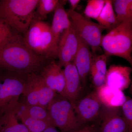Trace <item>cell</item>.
<instances>
[{
  "label": "cell",
  "instance_id": "obj_1",
  "mask_svg": "<svg viewBox=\"0 0 132 132\" xmlns=\"http://www.w3.org/2000/svg\"><path fill=\"white\" fill-rule=\"evenodd\" d=\"M47 61L33 53L16 36L0 48V67L22 75L39 72Z\"/></svg>",
  "mask_w": 132,
  "mask_h": 132
},
{
  "label": "cell",
  "instance_id": "obj_2",
  "mask_svg": "<svg viewBox=\"0 0 132 132\" xmlns=\"http://www.w3.org/2000/svg\"><path fill=\"white\" fill-rule=\"evenodd\" d=\"M23 40L36 55L46 61L58 58V47L55 43L51 26L35 15Z\"/></svg>",
  "mask_w": 132,
  "mask_h": 132
},
{
  "label": "cell",
  "instance_id": "obj_3",
  "mask_svg": "<svg viewBox=\"0 0 132 132\" xmlns=\"http://www.w3.org/2000/svg\"><path fill=\"white\" fill-rule=\"evenodd\" d=\"M39 0L0 1V19L11 28L26 33L35 15Z\"/></svg>",
  "mask_w": 132,
  "mask_h": 132
},
{
  "label": "cell",
  "instance_id": "obj_4",
  "mask_svg": "<svg viewBox=\"0 0 132 132\" xmlns=\"http://www.w3.org/2000/svg\"><path fill=\"white\" fill-rule=\"evenodd\" d=\"M101 47L108 55L123 58L132 65V20L116 26L102 36Z\"/></svg>",
  "mask_w": 132,
  "mask_h": 132
},
{
  "label": "cell",
  "instance_id": "obj_5",
  "mask_svg": "<svg viewBox=\"0 0 132 132\" xmlns=\"http://www.w3.org/2000/svg\"><path fill=\"white\" fill-rule=\"evenodd\" d=\"M47 109L53 125L60 132H75L85 126L80 122L71 102L60 95L52 100Z\"/></svg>",
  "mask_w": 132,
  "mask_h": 132
},
{
  "label": "cell",
  "instance_id": "obj_6",
  "mask_svg": "<svg viewBox=\"0 0 132 132\" xmlns=\"http://www.w3.org/2000/svg\"><path fill=\"white\" fill-rule=\"evenodd\" d=\"M58 94L45 84L39 72L26 75V81L20 102L29 105H39L47 109L50 102Z\"/></svg>",
  "mask_w": 132,
  "mask_h": 132
},
{
  "label": "cell",
  "instance_id": "obj_7",
  "mask_svg": "<svg viewBox=\"0 0 132 132\" xmlns=\"http://www.w3.org/2000/svg\"><path fill=\"white\" fill-rule=\"evenodd\" d=\"M67 12L77 36L90 46L93 53L98 51L101 47L102 33L106 28L75 10L69 9Z\"/></svg>",
  "mask_w": 132,
  "mask_h": 132
},
{
  "label": "cell",
  "instance_id": "obj_8",
  "mask_svg": "<svg viewBox=\"0 0 132 132\" xmlns=\"http://www.w3.org/2000/svg\"><path fill=\"white\" fill-rule=\"evenodd\" d=\"M9 72L0 76V116L16 107L26 81V75Z\"/></svg>",
  "mask_w": 132,
  "mask_h": 132
},
{
  "label": "cell",
  "instance_id": "obj_9",
  "mask_svg": "<svg viewBox=\"0 0 132 132\" xmlns=\"http://www.w3.org/2000/svg\"><path fill=\"white\" fill-rule=\"evenodd\" d=\"M96 120L98 121V126L95 125L97 132H132L123 117L120 107L102 105Z\"/></svg>",
  "mask_w": 132,
  "mask_h": 132
},
{
  "label": "cell",
  "instance_id": "obj_10",
  "mask_svg": "<svg viewBox=\"0 0 132 132\" xmlns=\"http://www.w3.org/2000/svg\"><path fill=\"white\" fill-rule=\"evenodd\" d=\"M102 106L95 91L91 92L77 102L73 107L80 122L85 126L89 122L96 120Z\"/></svg>",
  "mask_w": 132,
  "mask_h": 132
},
{
  "label": "cell",
  "instance_id": "obj_11",
  "mask_svg": "<svg viewBox=\"0 0 132 132\" xmlns=\"http://www.w3.org/2000/svg\"><path fill=\"white\" fill-rule=\"evenodd\" d=\"M78 47L77 35L73 26H71L63 33L58 45V64L61 67L73 61Z\"/></svg>",
  "mask_w": 132,
  "mask_h": 132
},
{
  "label": "cell",
  "instance_id": "obj_12",
  "mask_svg": "<svg viewBox=\"0 0 132 132\" xmlns=\"http://www.w3.org/2000/svg\"><path fill=\"white\" fill-rule=\"evenodd\" d=\"M45 84L62 96L65 85L64 69L54 60L48 61L39 72Z\"/></svg>",
  "mask_w": 132,
  "mask_h": 132
},
{
  "label": "cell",
  "instance_id": "obj_13",
  "mask_svg": "<svg viewBox=\"0 0 132 132\" xmlns=\"http://www.w3.org/2000/svg\"><path fill=\"white\" fill-rule=\"evenodd\" d=\"M64 67L65 85L62 97L67 99L73 106L77 102L82 88L80 77L73 62Z\"/></svg>",
  "mask_w": 132,
  "mask_h": 132
},
{
  "label": "cell",
  "instance_id": "obj_14",
  "mask_svg": "<svg viewBox=\"0 0 132 132\" xmlns=\"http://www.w3.org/2000/svg\"><path fill=\"white\" fill-rule=\"evenodd\" d=\"M132 68L130 67L114 64L111 65L107 71L105 85L123 91L131 84Z\"/></svg>",
  "mask_w": 132,
  "mask_h": 132
},
{
  "label": "cell",
  "instance_id": "obj_15",
  "mask_svg": "<svg viewBox=\"0 0 132 132\" xmlns=\"http://www.w3.org/2000/svg\"><path fill=\"white\" fill-rule=\"evenodd\" d=\"M77 38L78 49L73 62L78 70L83 86L86 85L88 76L90 74L93 54L90 46L78 36Z\"/></svg>",
  "mask_w": 132,
  "mask_h": 132
},
{
  "label": "cell",
  "instance_id": "obj_16",
  "mask_svg": "<svg viewBox=\"0 0 132 132\" xmlns=\"http://www.w3.org/2000/svg\"><path fill=\"white\" fill-rule=\"evenodd\" d=\"M66 1H60L54 10L51 31L55 43L58 47L61 37L63 33L71 26V22L64 8Z\"/></svg>",
  "mask_w": 132,
  "mask_h": 132
},
{
  "label": "cell",
  "instance_id": "obj_17",
  "mask_svg": "<svg viewBox=\"0 0 132 132\" xmlns=\"http://www.w3.org/2000/svg\"><path fill=\"white\" fill-rule=\"evenodd\" d=\"M96 92L102 105L107 107H120L126 99L123 91L105 84L96 88Z\"/></svg>",
  "mask_w": 132,
  "mask_h": 132
},
{
  "label": "cell",
  "instance_id": "obj_18",
  "mask_svg": "<svg viewBox=\"0 0 132 132\" xmlns=\"http://www.w3.org/2000/svg\"><path fill=\"white\" fill-rule=\"evenodd\" d=\"M108 57V55L105 53L94 57L92 56L90 73L92 82L96 88L105 84Z\"/></svg>",
  "mask_w": 132,
  "mask_h": 132
},
{
  "label": "cell",
  "instance_id": "obj_19",
  "mask_svg": "<svg viewBox=\"0 0 132 132\" xmlns=\"http://www.w3.org/2000/svg\"><path fill=\"white\" fill-rule=\"evenodd\" d=\"M16 107L0 116V132H29L26 126L18 121Z\"/></svg>",
  "mask_w": 132,
  "mask_h": 132
},
{
  "label": "cell",
  "instance_id": "obj_20",
  "mask_svg": "<svg viewBox=\"0 0 132 132\" xmlns=\"http://www.w3.org/2000/svg\"><path fill=\"white\" fill-rule=\"evenodd\" d=\"M16 108L18 111L31 118L47 121L53 124L49 112L47 109L39 105H26L20 101L16 106Z\"/></svg>",
  "mask_w": 132,
  "mask_h": 132
},
{
  "label": "cell",
  "instance_id": "obj_21",
  "mask_svg": "<svg viewBox=\"0 0 132 132\" xmlns=\"http://www.w3.org/2000/svg\"><path fill=\"white\" fill-rule=\"evenodd\" d=\"M99 24L109 29H112L117 26L116 15L113 7L112 2L105 0V4L100 14L95 19Z\"/></svg>",
  "mask_w": 132,
  "mask_h": 132
},
{
  "label": "cell",
  "instance_id": "obj_22",
  "mask_svg": "<svg viewBox=\"0 0 132 132\" xmlns=\"http://www.w3.org/2000/svg\"><path fill=\"white\" fill-rule=\"evenodd\" d=\"M114 1L117 26L125 22L132 20V0H116Z\"/></svg>",
  "mask_w": 132,
  "mask_h": 132
},
{
  "label": "cell",
  "instance_id": "obj_23",
  "mask_svg": "<svg viewBox=\"0 0 132 132\" xmlns=\"http://www.w3.org/2000/svg\"><path fill=\"white\" fill-rule=\"evenodd\" d=\"M16 114L19 119L21 120L22 123L27 128L29 132H43L50 126H53L49 122L31 118L18 111L17 108Z\"/></svg>",
  "mask_w": 132,
  "mask_h": 132
},
{
  "label": "cell",
  "instance_id": "obj_24",
  "mask_svg": "<svg viewBox=\"0 0 132 132\" xmlns=\"http://www.w3.org/2000/svg\"><path fill=\"white\" fill-rule=\"evenodd\" d=\"M59 2V0H39L35 16L43 21L47 18L48 14L54 11Z\"/></svg>",
  "mask_w": 132,
  "mask_h": 132
},
{
  "label": "cell",
  "instance_id": "obj_25",
  "mask_svg": "<svg viewBox=\"0 0 132 132\" xmlns=\"http://www.w3.org/2000/svg\"><path fill=\"white\" fill-rule=\"evenodd\" d=\"M105 0H89L84 14L86 17L96 19L101 13L105 4Z\"/></svg>",
  "mask_w": 132,
  "mask_h": 132
},
{
  "label": "cell",
  "instance_id": "obj_26",
  "mask_svg": "<svg viewBox=\"0 0 132 132\" xmlns=\"http://www.w3.org/2000/svg\"><path fill=\"white\" fill-rule=\"evenodd\" d=\"M11 28L2 19H0V48L14 39Z\"/></svg>",
  "mask_w": 132,
  "mask_h": 132
},
{
  "label": "cell",
  "instance_id": "obj_27",
  "mask_svg": "<svg viewBox=\"0 0 132 132\" xmlns=\"http://www.w3.org/2000/svg\"><path fill=\"white\" fill-rule=\"evenodd\" d=\"M123 117L126 121L131 131L132 129V100L126 97L125 103L120 107Z\"/></svg>",
  "mask_w": 132,
  "mask_h": 132
},
{
  "label": "cell",
  "instance_id": "obj_28",
  "mask_svg": "<svg viewBox=\"0 0 132 132\" xmlns=\"http://www.w3.org/2000/svg\"><path fill=\"white\" fill-rule=\"evenodd\" d=\"M75 132H97V128L95 125H86Z\"/></svg>",
  "mask_w": 132,
  "mask_h": 132
},
{
  "label": "cell",
  "instance_id": "obj_29",
  "mask_svg": "<svg viewBox=\"0 0 132 132\" xmlns=\"http://www.w3.org/2000/svg\"><path fill=\"white\" fill-rule=\"evenodd\" d=\"M69 2L70 3L71 6V10H75L76 9L78 4L80 2V0H69Z\"/></svg>",
  "mask_w": 132,
  "mask_h": 132
},
{
  "label": "cell",
  "instance_id": "obj_30",
  "mask_svg": "<svg viewBox=\"0 0 132 132\" xmlns=\"http://www.w3.org/2000/svg\"><path fill=\"white\" fill-rule=\"evenodd\" d=\"M43 132H60L54 126H51L47 128Z\"/></svg>",
  "mask_w": 132,
  "mask_h": 132
}]
</instances>
